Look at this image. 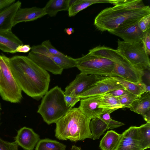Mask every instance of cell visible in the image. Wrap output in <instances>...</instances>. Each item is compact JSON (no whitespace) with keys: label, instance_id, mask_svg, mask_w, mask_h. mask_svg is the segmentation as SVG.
<instances>
[{"label":"cell","instance_id":"44","mask_svg":"<svg viewBox=\"0 0 150 150\" xmlns=\"http://www.w3.org/2000/svg\"><path fill=\"white\" fill-rule=\"evenodd\" d=\"M1 67L0 65V79L1 78Z\"/></svg>","mask_w":150,"mask_h":150},{"label":"cell","instance_id":"23","mask_svg":"<svg viewBox=\"0 0 150 150\" xmlns=\"http://www.w3.org/2000/svg\"><path fill=\"white\" fill-rule=\"evenodd\" d=\"M99 108L102 109L103 113H111L119 108H123L119 102L118 97L105 94L102 96Z\"/></svg>","mask_w":150,"mask_h":150},{"label":"cell","instance_id":"7","mask_svg":"<svg viewBox=\"0 0 150 150\" xmlns=\"http://www.w3.org/2000/svg\"><path fill=\"white\" fill-rule=\"evenodd\" d=\"M76 66L81 73L104 76H114L116 63L89 53L76 59Z\"/></svg>","mask_w":150,"mask_h":150},{"label":"cell","instance_id":"11","mask_svg":"<svg viewBox=\"0 0 150 150\" xmlns=\"http://www.w3.org/2000/svg\"><path fill=\"white\" fill-rule=\"evenodd\" d=\"M101 76L80 73L77 75L75 79L66 87L64 92V95L77 97L98 80Z\"/></svg>","mask_w":150,"mask_h":150},{"label":"cell","instance_id":"39","mask_svg":"<svg viewBox=\"0 0 150 150\" xmlns=\"http://www.w3.org/2000/svg\"><path fill=\"white\" fill-rule=\"evenodd\" d=\"M15 0H0V11L16 1Z\"/></svg>","mask_w":150,"mask_h":150},{"label":"cell","instance_id":"25","mask_svg":"<svg viewBox=\"0 0 150 150\" xmlns=\"http://www.w3.org/2000/svg\"><path fill=\"white\" fill-rule=\"evenodd\" d=\"M90 129L91 132V139L93 140L99 139L106 130L109 129L106 123L99 117L91 120Z\"/></svg>","mask_w":150,"mask_h":150},{"label":"cell","instance_id":"20","mask_svg":"<svg viewBox=\"0 0 150 150\" xmlns=\"http://www.w3.org/2000/svg\"><path fill=\"white\" fill-rule=\"evenodd\" d=\"M119 0H76L68 10L69 17L74 16L80 11L93 4L100 3H109L115 5Z\"/></svg>","mask_w":150,"mask_h":150},{"label":"cell","instance_id":"2","mask_svg":"<svg viewBox=\"0 0 150 150\" xmlns=\"http://www.w3.org/2000/svg\"><path fill=\"white\" fill-rule=\"evenodd\" d=\"M150 14V8L142 0H120L112 7L102 10L96 17L94 25L99 30L109 32L122 24Z\"/></svg>","mask_w":150,"mask_h":150},{"label":"cell","instance_id":"1","mask_svg":"<svg viewBox=\"0 0 150 150\" xmlns=\"http://www.w3.org/2000/svg\"><path fill=\"white\" fill-rule=\"evenodd\" d=\"M9 65L17 84L27 95L36 100L48 91L50 76L47 71L27 56L16 55L9 58Z\"/></svg>","mask_w":150,"mask_h":150},{"label":"cell","instance_id":"27","mask_svg":"<svg viewBox=\"0 0 150 150\" xmlns=\"http://www.w3.org/2000/svg\"><path fill=\"white\" fill-rule=\"evenodd\" d=\"M45 54L50 57L59 67L63 69L75 67L76 59L64 54L59 55L52 54L48 51Z\"/></svg>","mask_w":150,"mask_h":150},{"label":"cell","instance_id":"42","mask_svg":"<svg viewBox=\"0 0 150 150\" xmlns=\"http://www.w3.org/2000/svg\"><path fill=\"white\" fill-rule=\"evenodd\" d=\"M70 150H82L81 147L75 145H73Z\"/></svg>","mask_w":150,"mask_h":150},{"label":"cell","instance_id":"26","mask_svg":"<svg viewBox=\"0 0 150 150\" xmlns=\"http://www.w3.org/2000/svg\"><path fill=\"white\" fill-rule=\"evenodd\" d=\"M121 84L129 92L138 97L146 92V85L142 82L134 83L116 76Z\"/></svg>","mask_w":150,"mask_h":150},{"label":"cell","instance_id":"43","mask_svg":"<svg viewBox=\"0 0 150 150\" xmlns=\"http://www.w3.org/2000/svg\"><path fill=\"white\" fill-rule=\"evenodd\" d=\"M2 110L1 105V103H0V125L1 124V111Z\"/></svg>","mask_w":150,"mask_h":150},{"label":"cell","instance_id":"24","mask_svg":"<svg viewBox=\"0 0 150 150\" xmlns=\"http://www.w3.org/2000/svg\"><path fill=\"white\" fill-rule=\"evenodd\" d=\"M44 7L47 14L54 17L60 11H68L69 7V0H50Z\"/></svg>","mask_w":150,"mask_h":150},{"label":"cell","instance_id":"29","mask_svg":"<svg viewBox=\"0 0 150 150\" xmlns=\"http://www.w3.org/2000/svg\"><path fill=\"white\" fill-rule=\"evenodd\" d=\"M138 127L142 150L149 148L150 147V123L146 122Z\"/></svg>","mask_w":150,"mask_h":150},{"label":"cell","instance_id":"38","mask_svg":"<svg viewBox=\"0 0 150 150\" xmlns=\"http://www.w3.org/2000/svg\"><path fill=\"white\" fill-rule=\"evenodd\" d=\"M31 50V47L29 45L23 44L18 46L16 49V52L27 53Z\"/></svg>","mask_w":150,"mask_h":150},{"label":"cell","instance_id":"8","mask_svg":"<svg viewBox=\"0 0 150 150\" xmlns=\"http://www.w3.org/2000/svg\"><path fill=\"white\" fill-rule=\"evenodd\" d=\"M47 49L42 44L33 45L27 57L43 69L55 75L61 74L63 69L45 54Z\"/></svg>","mask_w":150,"mask_h":150},{"label":"cell","instance_id":"41","mask_svg":"<svg viewBox=\"0 0 150 150\" xmlns=\"http://www.w3.org/2000/svg\"><path fill=\"white\" fill-rule=\"evenodd\" d=\"M64 31L68 35H71L74 32V29L72 28H66L64 30Z\"/></svg>","mask_w":150,"mask_h":150},{"label":"cell","instance_id":"12","mask_svg":"<svg viewBox=\"0 0 150 150\" xmlns=\"http://www.w3.org/2000/svg\"><path fill=\"white\" fill-rule=\"evenodd\" d=\"M115 63L114 76L134 83L142 82L144 71L135 68L124 59Z\"/></svg>","mask_w":150,"mask_h":150},{"label":"cell","instance_id":"10","mask_svg":"<svg viewBox=\"0 0 150 150\" xmlns=\"http://www.w3.org/2000/svg\"><path fill=\"white\" fill-rule=\"evenodd\" d=\"M140 19L126 22L109 32L120 37L126 42L141 41L144 32L143 33L138 27V22Z\"/></svg>","mask_w":150,"mask_h":150},{"label":"cell","instance_id":"35","mask_svg":"<svg viewBox=\"0 0 150 150\" xmlns=\"http://www.w3.org/2000/svg\"><path fill=\"white\" fill-rule=\"evenodd\" d=\"M42 44L44 46L50 53L54 55H63L64 54L56 49L51 44L49 40L43 42Z\"/></svg>","mask_w":150,"mask_h":150},{"label":"cell","instance_id":"31","mask_svg":"<svg viewBox=\"0 0 150 150\" xmlns=\"http://www.w3.org/2000/svg\"><path fill=\"white\" fill-rule=\"evenodd\" d=\"M137 97L130 93H128L119 97L120 104L123 108H130L134 100Z\"/></svg>","mask_w":150,"mask_h":150},{"label":"cell","instance_id":"9","mask_svg":"<svg viewBox=\"0 0 150 150\" xmlns=\"http://www.w3.org/2000/svg\"><path fill=\"white\" fill-rule=\"evenodd\" d=\"M125 88L115 76H101L88 89L77 97L82 99L104 94L115 90Z\"/></svg>","mask_w":150,"mask_h":150},{"label":"cell","instance_id":"40","mask_svg":"<svg viewBox=\"0 0 150 150\" xmlns=\"http://www.w3.org/2000/svg\"><path fill=\"white\" fill-rule=\"evenodd\" d=\"M142 116L146 122L150 123V110L148 111Z\"/></svg>","mask_w":150,"mask_h":150},{"label":"cell","instance_id":"19","mask_svg":"<svg viewBox=\"0 0 150 150\" xmlns=\"http://www.w3.org/2000/svg\"><path fill=\"white\" fill-rule=\"evenodd\" d=\"M122 134L113 130L108 131L100 142L101 150H116L119 144Z\"/></svg>","mask_w":150,"mask_h":150},{"label":"cell","instance_id":"15","mask_svg":"<svg viewBox=\"0 0 150 150\" xmlns=\"http://www.w3.org/2000/svg\"><path fill=\"white\" fill-rule=\"evenodd\" d=\"M102 95L92 96L80 100L79 108L86 116L91 119L98 117L103 113L102 109L99 108Z\"/></svg>","mask_w":150,"mask_h":150},{"label":"cell","instance_id":"32","mask_svg":"<svg viewBox=\"0 0 150 150\" xmlns=\"http://www.w3.org/2000/svg\"><path fill=\"white\" fill-rule=\"evenodd\" d=\"M138 26L143 33L150 29V14L140 18L138 22Z\"/></svg>","mask_w":150,"mask_h":150},{"label":"cell","instance_id":"36","mask_svg":"<svg viewBox=\"0 0 150 150\" xmlns=\"http://www.w3.org/2000/svg\"><path fill=\"white\" fill-rule=\"evenodd\" d=\"M128 93L129 92L125 88H120L109 91L105 94L114 97H119Z\"/></svg>","mask_w":150,"mask_h":150},{"label":"cell","instance_id":"4","mask_svg":"<svg viewBox=\"0 0 150 150\" xmlns=\"http://www.w3.org/2000/svg\"><path fill=\"white\" fill-rule=\"evenodd\" d=\"M67 105L64 94L57 86L51 89L42 97L37 112L48 125L56 123L72 108Z\"/></svg>","mask_w":150,"mask_h":150},{"label":"cell","instance_id":"14","mask_svg":"<svg viewBox=\"0 0 150 150\" xmlns=\"http://www.w3.org/2000/svg\"><path fill=\"white\" fill-rule=\"evenodd\" d=\"M40 139V136L32 129L24 127L18 131L14 139L24 150H33Z\"/></svg>","mask_w":150,"mask_h":150},{"label":"cell","instance_id":"18","mask_svg":"<svg viewBox=\"0 0 150 150\" xmlns=\"http://www.w3.org/2000/svg\"><path fill=\"white\" fill-rule=\"evenodd\" d=\"M21 5V2L17 1L0 11V30H11L14 17Z\"/></svg>","mask_w":150,"mask_h":150},{"label":"cell","instance_id":"6","mask_svg":"<svg viewBox=\"0 0 150 150\" xmlns=\"http://www.w3.org/2000/svg\"><path fill=\"white\" fill-rule=\"evenodd\" d=\"M116 50L131 65L144 71L150 69L149 56L142 41L130 42L118 40Z\"/></svg>","mask_w":150,"mask_h":150},{"label":"cell","instance_id":"34","mask_svg":"<svg viewBox=\"0 0 150 150\" xmlns=\"http://www.w3.org/2000/svg\"><path fill=\"white\" fill-rule=\"evenodd\" d=\"M142 41L145 50L149 55L150 54V29L144 32Z\"/></svg>","mask_w":150,"mask_h":150},{"label":"cell","instance_id":"37","mask_svg":"<svg viewBox=\"0 0 150 150\" xmlns=\"http://www.w3.org/2000/svg\"><path fill=\"white\" fill-rule=\"evenodd\" d=\"M65 100L67 105L73 107L76 103L80 100L78 98L64 95Z\"/></svg>","mask_w":150,"mask_h":150},{"label":"cell","instance_id":"13","mask_svg":"<svg viewBox=\"0 0 150 150\" xmlns=\"http://www.w3.org/2000/svg\"><path fill=\"white\" fill-rule=\"evenodd\" d=\"M116 150H142L138 127L131 126L122 134Z\"/></svg>","mask_w":150,"mask_h":150},{"label":"cell","instance_id":"33","mask_svg":"<svg viewBox=\"0 0 150 150\" xmlns=\"http://www.w3.org/2000/svg\"><path fill=\"white\" fill-rule=\"evenodd\" d=\"M18 145L14 142H11L0 138V150H18Z\"/></svg>","mask_w":150,"mask_h":150},{"label":"cell","instance_id":"16","mask_svg":"<svg viewBox=\"0 0 150 150\" xmlns=\"http://www.w3.org/2000/svg\"><path fill=\"white\" fill-rule=\"evenodd\" d=\"M46 15L45 8L33 7L30 8H20L14 17L13 26L22 22L33 21L40 18Z\"/></svg>","mask_w":150,"mask_h":150},{"label":"cell","instance_id":"28","mask_svg":"<svg viewBox=\"0 0 150 150\" xmlns=\"http://www.w3.org/2000/svg\"><path fill=\"white\" fill-rule=\"evenodd\" d=\"M67 146L56 140L49 139H40L35 150H65Z\"/></svg>","mask_w":150,"mask_h":150},{"label":"cell","instance_id":"3","mask_svg":"<svg viewBox=\"0 0 150 150\" xmlns=\"http://www.w3.org/2000/svg\"><path fill=\"white\" fill-rule=\"evenodd\" d=\"M91 120L79 107L72 108L56 122L55 136L59 140L75 142L91 139Z\"/></svg>","mask_w":150,"mask_h":150},{"label":"cell","instance_id":"21","mask_svg":"<svg viewBox=\"0 0 150 150\" xmlns=\"http://www.w3.org/2000/svg\"><path fill=\"white\" fill-rule=\"evenodd\" d=\"M129 108L131 111L142 116L150 110V92L144 93L137 97Z\"/></svg>","mask_w":150,"mask_h":150},{"label":"cell","instance_id":"30","mask_svg":"<svg viewBox=\"0 0 150 150\" xmlns=\"http://www.w3.org/2000/svg\"><path fill=\"white\" fill-rule=\"evenodd\" d=\"M110 114L108 112H104L99 116L106 123L109 129L117 128L125 125L123 123L112 119L110 115Z\"/></svg>","mask_w":150,"mask_h":150},{"label":"cell","instance_id":"17","mask_svg":"<svg viewBox=\"0 0 150 150\" xmlns=\"http://www.w3.org/2000/svg\"><path fill=\"white\" fill-rule=\"evenodd\" d=\"M23 45L22 41L11 30H0V50L6 52L14 53L19 45Z\"/></svg>","mask_w":150,"mask_h":150},{"label":"cell","instance_id":"5","mask_svg":"<svg viewBox=\"0 0 150 150\" xmlns=\"http://www.w3.org/2000/svg\"><path fill=\"white\" fill-rule=\"evenodd\" d=\"M9 62V58L0 54V96L4 100L18 103L23 98L22 91L12 74Z\"/></svg>","mask_w":150,"mask_h":150},{"label":"cell","instance_id":"22","mask_svg":"<svg viewBox=\"0 0 150 150\" xmlns=\"http://www.w3.org/2000/svg\"><path fill=\"white\" fill-rule=\"evenodd\" d=\"M88 53L110 59L115 62L124 58L116 50L104 46H97L90 50Z\"/></svg>","mask_w":150,"mask_h":150}]
</instances>
